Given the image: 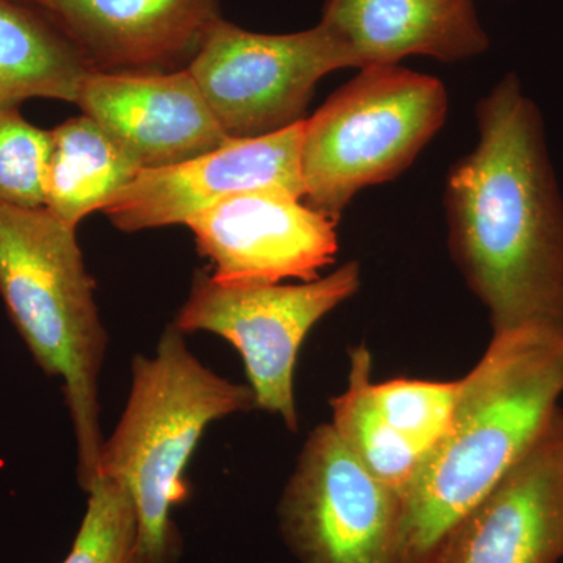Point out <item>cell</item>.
I'll list each match as a JSON object with an SVG mask.
<instances>
[{"label":"cell","instance_id":"9c48e42d","mask_svg":"<svg viewBox=\"0 0 563 563\" xmlns=\"http://www.w3.org/2000/svg\"><path fill=\"white\" fill-rule=\"evenodd\" d=\"M339 222L298 196L255 190L195 214L187 228L221 284H280L320 277L339 252Z\"/></svg>","mask_w":563,"mask_h":563},{"label":"cell","instance_id":"9a60e30c","mask_svg":"<svg viewBox=\"0 0 563 563\" xmlns=\"http://www.w3.org/2000/svg\"><path fill=\"white\" fill-rule=\"evenodd\" d=\"M44 209L77 229L143 172L135 158L87 114L49 131Z\"/></svg>","mask_w":563,"mask_h":563},{"label":"cell","instance_id":"2e32d148","mask_svg":"<svg viewBox=\"0 0 563 563\" xmlns=\"http://www.w3.org/2000/svg\"><path fill=\"white\" fill-rule=\"evenodd\" d=\"M88 73L76 47L40 11L0 0V109L31 99L76 103Z\"/></svg>","mask_w":563,"mask_h":563},{"label":"cell","instance_id":"ba28073f","mask_svg":"<svg viewBox=\"0 0 563 563\" xmlns=\"http://www.w3.org/2000/svg\"><path fill=\"white\" fill-rule=\"evenodd\" d=\"M277 518L299 563H402V498L374 477L331 422L307 437Z\"/></svg>","mask_w":563,"mask_h":563},{"label":"cell","instance_id":"52a82bcc","mask_svg":"<svg viewBox=\"0 0 563 563\" xmlns=\"http://www.w3.org/2000/svg\"><path fill=\"white\" fill-rule=\"evenodd\" d=\"M344 68L350 55L324 25L272 35L220 20L187 69L225 136L246 140L306 120L318 81Z\"/></svg>","mask_w":563,"mask_h":563},{"label":"cell","instance_id":"6da1fadb","mask_svg":"<svg viewBox=\"0 0 563 563\" xmlns=\"http://www.w3.org/2000/svg\"><path fill=\"white\" fill-rule=\"evenodd\" d=\"M476 118L479 141L446 181L451 257L493 333L563 331V199L542 113L509 74Z\"/></svg>","mask_w":563,"mask_h":563},{"label":"cell","instance_id":"3957f363","mask_svg":"<svg viewBox=\"0 0 563 563\" xmlns=\"http://www.w3.org/2000/svg\"><path fill=\"white\" fill-rule=\"evenodd\" d=\"M255 409L250 385L207 368L174 324L166 325L154 355L133 357L131 393L103 440L99 477L131 495L143 563L179 562L184 540L173 514L190 498L185 474L192 454L214 421Z\"/></svg>","mask_w":563,"mask_h":563},{"label":"cell","instance_id":"8992f818","mask_svg":"<svg viewBox=\"0 0 563 563\" xmlns=\"http://www.w3.org/2000/svg\"><path fill=\"white\" fill-rule=\"evenodd\" d=\"M362 284L361 265L346 262L328 276L301 284H221L198 272L174 325L210 332L240 352L257 409L298 431L295 368L310 331L350 301Z\"/></svg>","mask_w":563,"mask_h":563},{"label":"cell","instance_id":"30bf717a","mask_svg":"<svg viewBox=\"0 0 563 563\" xmlns=\"http://www.w3.org/2000/svg\"><path fill=\"white\" fill-rule=\"evenodd\" d=\"M302 133L303 121L258 139L229 140L180 165L144 169L103 214L122 232H140L187 225L195 214L239 192L277 190L303 199Z\"/></svg>","mask_w":563,"mask_h":563},{"label":"cell","instance_id":"ac0fdd59","mask_svg":"<svg viewBox=\"0 0 563 563\" xmlns=\"http://www.w3.org/2000/svg\"><path fill=\"white\" fill-rule=\"evenodd\" d=\"M87 495L79 531L62 563H143L139 518L129 492L101 476Z\"/></svg>","mask_w":563,"mask_h":563},{"label":"cell","instance_id":"e0dca14e","mask_svg":"<svg viewBox=\"0 0 563 563\" xmlns=\"http://www.w3.org/2000/svg\"><path fill=\"white\" fill-rule=\"evenodd\" d=\"M373 357L365 343L350 350L346 390L331 399V424L374 477L404 496L422 455L390 428L373 398Z\"/></svg>","mask_w":563,"mask_h":563},{"label":"cell","instance_id":"5b68a950","mask_svg":"<svg viewBox=\"0 0 563 563\" xmlns=\"http://www.w3.org/2000/svg\"><path fill=\"white\" fill-rule=\"evenodd\" d=\"M446 114L435 77L398 65L362 68L303 120V202L339 222L357 192L406 172Z\"/></svg>","mask_w":563,"mask_h":563},{"label":"cell","instance_id":"ffe728a7","mask_svg":"<svg viewBox=\"0 0 563 563\" xmlns=\"http://www.w3.org/2000/svg\"><path fill=\"white\" fill-rule=\"evenodd\" d=\"M49 131L35 128L20 107L0 109V206L44 207Z\"/></svg>","mask_w":563,"mask_h":563},{"label":"cell","instance_id":"4fadbf2b","mask_svg":"<svg viewBox=\"0 0 563 563\" xmlns=\"http://www.w3.org/2000/svg\"><path fill=\"white\" fill-rule=\"evenodd\" d=\"M76 103L143 172L180 165L229 141L188 69L88 73Z\"/></svg>","mask_w":563,"mask_h":563},{"label":"cell","instance_id":"8fae6325","mask_svg":"<svg viewBox=\"0 0 563 563\" xmlns=\"http://www.w3.org/2000/svg\"><path fill=\"white\" fill-rule=\"evenodd\" d=\"M69 40L90 73L187 69L222 20L220 0H18Z\"/></svg>","mask_w":563,"mask_h":563},{"label":"cell","instance_id":"d6986e66","mask_svg":"<svg viewBox=\"0 0 563 563\" xmlns=\"http://www.w3.org/2000/svg\"><path fill=\"white\" fill-rule=\"evenodd\" d=\"M461 393V379H399L373 384L385 421L424 457L446 432Z\"/></svg>","mask_w":563,"mask_h":563},{"label":"cell","instance_id":"7a4b0ae2","mask_svg":"<svg viewBox=\"0 0 563 563\" xmlns=\"http://www.w3.org/2000/svg\"><path fill=\"white\" fill-rule=\"evenodd\" d=\"M563 331L493 333L461 377L453 420L402 496V563H435L444 540L562 409Z\"/></svg>","mask_w":563,"mask_h":563},{"label":"cell","instance_id":"5bb4252c","mask_svg":"<svg viewBox=\"0 0 563 563\" xmlns=\"http://www.w3.org/2000/svg\"><path fill=\"white\" fill-rule=\"evenodd\" d=\"M320 24L358 69L412 55L468 60L490 46L473 0H325Z\"/></svg>","mask_w":563,"mask_h":563},{"label":"cell","instance_id":"7c38bea8","mask_svg":"<svg viewBox=\"0 0 563 563\" xmlns=\"http://www.w3.org/2000/svg\"><path fill=\"white\" fill-rule=\"evenodd\" d=\"M563 562V407L459 521L435 563Z\"/></svg>","mask_w":563,"mask_h":563},{"label":"cell","instance_id":"277c9868","mask_svg":"<svg viewBox=\"0 0 563 563\" xmlns=\"http://www.w3.org/2000/svg\"><path fill=\"white\" fill-rule=\"evenodd\" d=\"M0 298L40 368L62 380L87 493L106 440L99 383L109 335L76 228L44 207L0 206Z\"/></svg>","mask_w":563,"mask_h":563}]
</instances>
